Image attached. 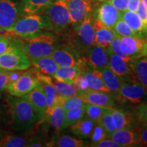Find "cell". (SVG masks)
Returning <instances> with one entry per match:
<instances>
[{
	"label": "cell",
	"instance_id": "cell-18",
	"mask_svg": "<svg viewBox=\"0 0 147 147\" xmlns=\"http://www.w3.org/2000/svg\"><path fill=\"white\" fill-rule=\"evenodd\" d=\"M129 64L131 70V78L147 91V56L133 59Z\"/></svg>",
	"mask_w": 147,
	"mask_h": 147
},
{
	"label": "cell",
	"instance_id": "cell-43",
	"mask_svg": "<svg viewBox=\"0 0 147 147\" xmlns=\"http://www.w3.org/2000/svg\"><path fill=\"white\" fill-rule=\"evenodd\" d=\"M73 84L78 91V94L89 91V86H88L87 80H86L84 75L82 73L77 77L75 81L74 82Z\"/></svg>",
	"mask_w": 147,
	"mask_h": 147
},
{
	"label": "cell",
	"instance_id": "cell-38",
	"mask_svg": "<svg viewBox=\"0 0 147 147\" xmlns=\"http://www.w3.org/2000/svg\"><path fill=\"white\" fill-rule=\"evenodd\" d=\"M113 30L116 34L119 36H133L138 37L132 29L123 20L120 19L116 23L115 26L113 27Z\"/></svg>",
	"mask_w": 147,
	"mask_h": 147
},
{
	"label": "cell",
	"instance_id": "cell-41",
	"mask_svg": "<svg viewBox=\"0 0 147 147\" xmlns=\"http://www.w3.org/2000/svg\"><path fill=\"white\" fill-rule=\"evenodd\" d=\"M135 118L140 125H147V101L137 104L135 108Z\"/></svg>",
	"mask_w": 147,
	"mask_h": 147
},
{
	"label": "cell",
	"instance_id": "cell-14",
	"mask_svg": "<svg viewBox=\"0 0 147 147\" xmlns=\"http://www.w3.org/2000/svg\"><path fill=\"white\" fill-rule=\"evenodd\" d=\"M85 58L88 65L91 69H100L109 67V56L108 49L100 46L93 45L85 53Z\"/></svg>",
	"mask_w": 147,
	"mask_h": 147
},
{
	"label": "cell",
	"instance_id": "cell-2",
	"mask_svg": "<svg viewBox=\"0 0 147 147\" xmlns=\"http://www.w3.org/2000/svg\"><path fill=\"white\" fill-rule=\"evenodd\" d=\"M44 30H51V27L45 14L23 15L8 29L4 31V34L10 37H18L27 40L40 35Z\"/></svg>",
	"mask_w": 147,
	"mask_h": 147
},
{
	"label": "cell",
	"instance_id": "cell-21",
	"mask_svg": "<svg viewBox=\"0 0 147 147\" xmlns=\"http://www.w3.org/2000/svg\"><path fill=\"white\" fill-rule=\"evenodd\" d=\"M47 117H49L51 125L57 133L68 128L65 121V110L60 104H53L52 107L47 110Z\"/></svg>",
	"mask_w": 147,
	"mask_h": 147
},
{
	"label": "cell",
	"instance_id": "cell-19",
	"mask_svg": "<svg viewBox=\"0 0 147 147\" xmlns=\"http://www.w3.org/2000/svg\"><path fill=\"white\" fill-rule=\"evenodd\" d=\"M93 26L95 32V45L108 49L110 47L112 40L117 34L113 30V29L104 25L97 18L94 19Z\"/></svg>",
	"mask_w": 147,
	"mask_h": 147
},
{
	"label": "cell",
	"instance_id": "cell-8",
	"mask_svg": "<svg viewBox=\"0 0 147 147\" xmlns=\"http://www.w3.org/2000/svg\"><path fill=\"white\" fill-rule=\"evenodd\" d=\"M117 98L137 105L147 101V91L131 78L125 79Z\"/></svg>",
	"mask_w": 147,
	"mask_h": 147
},
{
	"label": "cell",
	"instance_id": "cell-10",
	"mask_svg": "<svg viewBox=\"0 0 147 147\" xmlns=\"http://www.w3.org/2000/svg\"><path fill=\"white\" fill-rule=\"evenodd\" d=\"M51 57L57 63L59 67L80 65L82 59L70 44L62 47H56Z\"/></svg>",
	"mask_w": 147,
	"mask_h": 147
},
{
	"label": "cell",
	"instance_id": "cell-46",
	"mask_svg": "<svg viewBox=\"0 0 147 147\" xmlns=\"http://www.w3.org/2000/svg\"><path fill=\"white\" fill-rule=\"evenodd\" d=\"M89 146H94V147H121L119 144L113 140L112 139L105 138L102 140L99 141L96 143H93Z\"/></svg>",
	"mask_w": 147,
	"mask_h": 147
},
{
	"label": "cell",
	"instance_id": "cell-15",
	"mask_svg": "<svg viewBox=\"0 0 147 147\" xmlns=\"http://www.w3.org/2000/svg\"><path fill=\"white\" fill-rule=\"evenodd\" d=\"M101 3L96 10V18L104 25L113 29L121 18V12L114 6L110 0Z\"/></svg>",
	"mask_w": 147,
	"mask_h": 147
},
{
	"label": "cell",
	"instance_id": "cell-40",
	"mask_svg": "<svg viewBox=\"0 0 147 147\" xmlns=\"http://www.w3.org/2000/svg\"><path fill=\"white\" fill-rule=\"evenodd\" d=\"M110 49L113 52L115 53V55H117V56L120 57L121 58H122L123 59H124L125 61L127 63L131 62L132 60L127 55L125 54L123 51H122V49L120 47V36L117 35L115 38H113V40H112L111 43L110 45Z\"/></svg>",
	"mask_w": 147,
	"mask_h": 147
},
{
	"label": "cell",
	"instance_id": "cell-50",
	"mask_svg": "<svg viewBox=\"0 0 147 147\" xmlns=\"http://www.w3.org/2000/svg\"><path fill=\"white\" fill-rule=\"evenodd\" d=\"M93 1H95V2H104V1H108V0H93Z\"/></svg>",
	"mask_w": 147,
	"mask_h": 147
},
{
	"label": "cell",
	"instance_id": "cell-32",
	"mask_svg": "<svg viewBox=\"0 0 147 147\" xmlns=\"http://www.w3.org/2000/svg\"><path fill=\"white\" fill-rule=\"evenodd\" d=\"M53 84L58 95L61 97H72L78 95V92L73 84L61 81L52 77Z\"/></svg>",
	"mask_w": 147,
	"mask_h": 147
},
{
	"label": "cell",
	"instance_id": "cell-54",
	"mask_svg": "<svg viewBox=\"0 0 147 147\" xmlns=\"http://www.w3.org/2000/svg\"><path fill=\"white\" fill-rule=\"evenodd\" d=\"M89 1H93V0H89Z\"/></svg>",
	"mask_w": 147,
	"mask_h": 147
},
{
	"label": "cell",
	"instance_id": "cell-30",
	"mask_svg": "<svg viewBox=\"0 0 147 147\" xmlns=\"http://www.w3.org/2000/svg\"><path fill=\"white\" fill-rule=\"evenodd\" d=\"M48 146H58V147H82L87 146L84 141L80 138L70 136L65 134H60L52 140L51 142L49 143Z\"/></svg>",
	"mask_w": 147,
	"mask_h": 147
},
{
	"label": "cell",
	"instance_id": "cell-4",
	"mask_svg": "<svg viewBox=\"0 0 147 147\" xmlns=\"http://www.w3.org/2000/svg\"><path fill=\"white\" fill-rule=\"evenodd\" d=\"M22 47L31 62L45 56H51L56 48V38L51 33L45 32L30 39L21 40Z\"/></svg>",
	"mask_w": 147,
	"mask_h": 147
},
{
	"label": "cell",
	"instance_id": "cell-52",
	"mask_svg": "<svg viewBox=\"0 0 147 147\" xmlns=\"http://www.w3.org/2000/svg\"><path fill=\"white\" fill-rule=\"evenodd\" d=\"M0 124H1V114H0ZM0 134H1V128H0Z\"/></svg>",
	"mask_w": 147,
	"mask_h": 147
},
{
	"label": "cell",
	"instance_id": "cell-29",
	"mask_svg": "<svg viewBox=\"0 0 147 147\" xmlns=\"http://www.w3.org/2000/svg\"><path fill=\"white\" fill-rule=\"evenodd\" d=\"M81 73L82 68L80 65L59 67L53 77L61 81L73 84Z\"/></svg>",
	"mask_w": 147,
	"mask_h": 147
},
{
	"label": "cell",
	"instance_id": "cell-6",
	"mask_svg": "<svg viewBox=\"0 0 147 147\" xmlns=\"http://www.w3.org/2000/svg\"><path fill=\"white\" fill-rule=\"evenodd\" d=\"M44 13L50 24L51 31L57 34L65 32L72 25L65 0H53L48 5Z\"/></svg>",
	"mask_w": 147,
	"mask_h": 147
},
{
	"label": "cell",
	"instance_id": "cell-48",
	"mask_svg": "<svg viewBox=\"0 0 147 147\" xmlns=\"http://www.w3.org/2000/svg\"><path fill=\"white\" fill-rule=\"evenodd\" d=\"M11 37L6 35L0 34V55L7 50L10 44Z\"/></svg>",
	"mask_w": 147,
	"mask_h": 147
},
{
	"label": "cell",
	"instance_id": "cell-51",
	"mask_svg": "<svg viewBox=\"0 0 147 147\" xmlns=\"http://www.w3.org/2000/svg\"><path fill=\"white\" fill-rule=\"evenodd\" d=\"M141 1L144 3V5L147 7V0H141Z\"/></svg>",
	"mask_w": 147,
	"mask_h": 147
},
{
	"label": "cell",
	"instance_id": "cell-33",
	"mask_svg": "<svg viewBox=\"0 0 147 147\" xmlns=\"http://www.w3.org/2000/svg\"><path fill=\"white\" fill-rule=\"evenodd\" d=\"M55 104H60L65 110H71L81 108L86 104V102L78 95L64 97L57 95Z\"/></svg>",
	"mask_w": 147,
	"mask_h": 147
},
{
	"label": "cell",
	"instance_id": "cell-39",
	"mask_svg": "<svg viewBox=\"0 0 147 147\" xmlns=\"http://www.w3.org/2000/svg\"><path fill=\"white\" fill-rule=\"evenodd\" d=\"M16 72L13 71H7L1 70L0 71V95L7 89L9 84L12 80L16 79L20 74L16 76Z\"/></svg>",
	"mask_w": 147,
	"mask_h": 147
},
{
	"label": "cell",
	"instance_id": "cell-26",
	"mask_svg": "<svg viewBox=\"0 0 147 147\" xmlns=\"http://www.w3.org/2000/svg\"><path fill=\"white\" fill-rule=\"evenodd\" d=\"M96 123L84 117L80 121L69 127V130L78 138H90Z\"/></svg>",
	"mask_w": 147,
	"mask_h": 147
},
{
	"label": "cell",
	"instance_id": "cell-49",
	"mask_svg": "<svg viewBox=\"0 0 147 147\" xmlns=\"http://www.w3.org/2000/svg\"><path fill=\"white\" fill-rule=\"evenodd\" d=\"M140 1L141 0H129V4L127 10L133 11V12H136Z\"/></svg>",
	"mask_w": 147,
	"mask_h": 147
},
{
	"label": "cell",
	"instance_id": "cell-31",
	"mask_svg": "<svg viewBox=\"0 0 147 147\" xmlns=\"http://www.w3.org/2000/svg\"><path fill=\"white\" fill-rule=\"evenodd\" d=\"M111 114L117 129L132 128L134 124L133 118L130 114L122 109L111 108Z\"/></svg>",
	"mask_w": 147,
	"mask_h": 147
},
{
	"label": "cell",
	"instance_id": "cell-22",
	"mask_svg": "<svg viewBox=\"0 0 147 147\" xmlns=\"http://www.w3.org/2000/svg\"><path fill=\"white\" fill-rule=\"evenodd\" d=\"M109 56V67L123 80L130 78L131 76V70L129 64L120 57L115 55L110 48L108 49Z\"/></svg>",
	"mask_w": 147,
	"mask_h": 147
},
{
	"label": "cell",
	"instance_id": "cell-12",
	"mask_svg": "<svg viewBox=\"0 0 147 147\" xmlns=\"http://www.w3.org/2000/svg\"><path fill=\"white\" fill-rule=\"evenodd\" d=\"M23 98L29 102L35 113L38 121H42L47 117V99L43 89L40 84L34 88L28 94L24 95Z\"/></svg>",
	"mask_w": 147,
	"mask_h": 147
},
{
	"label": "cell",
	"instance_id": "cell-34",
	"mask_svg": "<svg viewBox=\"0 0 147 147\" xmlns=\"http://www.w3.org/2000/svg\"><path fill=\"white\" fill-rule=\"evenodd\" d=\"M109 109H110V108L104 107V106H97L95 105V104L86 103L84 117L97 123L100 120L102 116Z\"/></svg>",
	"mask_w": 147,
	"mask_h": 147
},
{
	"label": "cell",
	"instance_id": "cell-7",
	"mask_svg": "<svg viewBox=\"0 0 147 147\" xmlns=\"http://www.w3.org/2000/svg\"><path fill=\"white\" fill-rule=\"evenodd\" d=\"M38 73V71L35 68L21 74L9 84L7 91L9 94L17 97H23L28 94L39 84Z\"/></svg>",
	"mask_w": 147,
	"mask_h": 147
},
{
	"label": "cell",
	"instance_id": "cell-37",
	"mask_svg": "<svg viewBox=\"0 0 147 147\" xmlns=\"http://www.w3.org/2000/svg\"><path fill=\"white\" fill-rule=\"evenodd\" d=\"M100 124L102 126V127L104 129V130L107 133L108 138L114 131L117 130V127H116L114 121L113 119V117H112L111 114V108L108 110L106 113L102 116L100 121H98Z\"/></svg>",
	"mask_w": 147,
	"mask_h": 147
},
{
	"label": "cell",
	"instance_id": "cell-5",
	"mask_svg": "<svg viewBox=\"0 0 147 147\" xmlns=\"http://www.w3.org/2000/svg\"><path fill=\"white\" fill-rule=\"evenodd\" d=\"M93 21V14L91 13L74 27L72 42L70 45L81 57H83L91 46L95 45V32Z\"/></svg>",
	"mask_w": 147,
	"mask_h": 147
},
{
	"label": "cell",
	"instance_id": "cell-45",
	"mask_svg": "<svg viewBox=\"0 0 147 147\" xmlns=\"http://www.w3.org/2000/svg\"><path fill=\"white\" fill-rule=\"evenodd\" d=\"M137 14L140 18L145 29L147 32V7L144 5V3L140 1L139 7L136 11Z\"/></svg>",
	"mask_w": 147,
	"mask_h": 147
},
{
	"label": "cell",
	"instance_id": "cell-20",
	"mask_svg": "<svg viewBox=\"0 0 147 147\" xmlns=\"http://www.w3.org/2000/svg\"><path fill=\"white\" fill-rule=\"evenodd\" d=\"M98 69L101 78L110 93L117 97L123 80L114 72L110 67H103Z\"/></svg>",
	"mask_w": 147,
	"mask_h": 147
},
{
	"label": "cell",
	"instance_id": "cell-28",
	"mask_svg": "<svg viewBox=\"0 0 147 147\" xmlns=\"http://www.w3.org/2000/svg\"><path fill=\"white\" fill-rule=\"evenodd\" d=\"M38 78L39 81V84L43 89L47 99V107L48 109L50 108L55 104V100L57 97V93L55 91L54 86L53 84L52 77L42 74L38 71Z\"/></svg>",
	"mask_w": 147,
	"mask_h": 147
},
{
	"label": "cell",
	"instance_id": "cell-42",
	"mask_svg": "<svg viewBox=\"0 0 147 147\" xmlns=\"http://www.w3.org/2000/svg\"><path fill=\"white\" fill-rule=\"evenodd\" d=\"M108 136L106 131L104 130V129L102 127V126L100 124V123L97 122L95 123V125L93 128V132L90 137L92 144L96 143L99 141L102 140L105 138H108Z\"/></svg>",
	"mask_w": 147,
	"mask_h": 147
},
{
	"label": "cell",
	"instance_id": "cell-25",
	"mask_svg": "<svg viewBox=\"0 0 147 147\" xmlns=\"http://www.w3.org/2000/svg\"><path fill=\"white\" fill-rule=\"evenodd\" d=\"M53 0H21L19 12L23 15L44 13Z\"/></svg>",
	"mask_w": 147,
	"mask_h": 147
},
{
	"label": "cell",
	"instance_id": "cell-11",
	"mask_svg": "<svg viewBox=\"0 0 147 147\" xmlns=\"http://www.w3.org/2000/svg\"><path fill=\"white\" fill-rule=\"evenodd\" d=\"M71 25L76 27L85 18L88 14L93 13V1L89 0H65Z\"/></svg>",
	"mask_w": 147,
	"mask_h": 147
},
{
	"label": "cell",
	"instance_id": "cell-17",
	"mask_svg": "<svg viewBox=\"0 0 147 147\" xmlns=\"http://www.w3.org/2000/svg\"><path fill=\"white\" fill-rule=\"evenodd\" d=\"M121 147L141 146L137 131L132 128L117 129L109 136Z\"/></svg>",
	"mask_w": 147,
	"mask_h": 147
},
{
	"label": "cell",
	"instance_id": "cell-13",
	"mask_svg": "<svg viewBox=\"0 0 147 147\" xmlns=\"http://www.w3.org/2000/svg\"><path fill=\"white\" fill-rule=\"evenodd\" d=\"M19 14L17 5L12 0H0V32L13 25Z\"/></svg>",
	"mask_w": 147,
	"mask_h": 147
},
{
	"label": "cell",
	"instance_id": "cell-23",
	"mask_svg": "<svg viewBox=\"0 0 147 147\" xmlns=\"http://www.w3.org/2000/svg\"><path fill=\"white\" fill-rule=\"evenodd\" d=\"M121 18L132 29L139 38L147 40V32L136 12L125 10L121 12Z\"/></svg>",
	"mask_w": 147,
	"mask_h": 147
},
{
	"label": "cell",
	"instance_id": "cell-3",
	"mask_svg": "<svg viewBox=\"0 0 147 147\" xmlns=\"http://www.w3.org/2000/svg\"><path fill=\"white\" fill-rule=\"evenodd\" d=\"M29 57L22 47L21 41L10 40L7 50L0 55V67L3 70L23 71L32 67Z\"/></svg>",
	"mask_w": 147,
	"mask_h": 147
},
{
	"label": "cell",
	"instance_id": "cell-27",
	"mask_svg": "<svg viewBox=\"0 0 147 147\" xmlns=\"http://www.w3.org/2000/svg\"><path fill=\"white\" fill-rule=\"evenodd\" d=\"M32 64L42 74L53 77L59 67L57 63L51 56H45L32 61Z\"/></svg>",
	"mask_w": 147,
	"mask_h": 147
},
{
	"label": "cell",
	"instance_id": "cell-44",
	"mask_svg": "<svg viewBox=\"0 0 147 147\" xmlns=\"http://www.w3.org/2000/svg\"><path fill=\"white\" fill-rule=\"evenodd\" d=\"M141 146H147V125H140L136 130Z\"/></svg>",
	"mask_w": 147,
	"mask_h": 147
},
{
	"label": "cell",
	"instance_id": "cell-24",
	"mask_svg": "<svg viewBox=\"0 0 147 147\" xmlns=\"http://www.w3.org/2000/svg\"><path fill=\"white\" fill-rule=\"evenodd\" d=\"M82 74L87 80L89 91H102L110 93L109 90L106 87L101 78L98 69L89 68V66L82 71Z\"/></svg>",
	"mask_w": 147,
	"mask_h": 147
},
{
	"label": "cell",
	"instance_id": "cell-36",
	"mask_svg": "<svg viewBox=\"0 0 147 147\" xmlns=\"http://www.w3.org/2000/svg\"><path fill=\"white\" fill-rule=\"evenodd\" d=\"M84 115H85V105L77 109L66 110L65 121L67 126L69 127L71 125L80 121L84 118Z\"/></svg>",
	"mask_w": 147,
	"mask_h": 147
},
{
	"label": "cell",
	"instance_id": "cell-47",
	"mask_svg": "<svg viewBox=\"0 0 147 147\" xmlns=\"http://www.w3.org/2000/svg\"><path fill=\"white\" fill-rule=\"evenodd\" d=\"M110 1L119 12H123L127 10L129 0H110Z\"/></svg>",
	"mask_w": 147,
	"mask_h": 147
},
{
	"label": "cell",
	"instance_id": "cell-16",
	"mask_svg": "<svg viewBox=\"0 0 147 147\" xmlns=\"http://www.w3.org/2000/svg\"><path fill=\"white\" fill-rule=\"evenodd\" d=\"M86 103L113 108L115 106L116 97L111 93L88 91L78 95Z\"/></svg>",
	"mask_w": 147,
	"mask_h": 147
},
{
	"label": "cell",
	"instance_id": "cell-53",
	"mask_svg": "<svg viewBox=\"0 0 147 147\" xmlns=\"http://www.w3.org/2000/svg\"><path fill=\"white\" fill-rule=\"evenodd\" d=\"M1 70H3V69H1V67H0V71H1Z\"/></svg>",
	"mask_w": 147,
	"mask_h": 147
},
{
	"label": "cell",
	"instance_id": "cell-9",
	"mask_svg": "<svg viewBox=\"0 0 147 147\" xmlns=\"http://www.w3.org/2000/svg\"><path fill=\"white\" fill-rule=\"evenodd\" d=\"M120 47L131 59L147 56V40L139 37L120 36Z\"/></svg>",
	"mask_w": 147,
	"mask_h": 147
},
{
	"label": "cell",
	"instance_id": "cell-1",
	"mask_svg": "<svg viewBox=\"0 0 147 147\" xmlns=\"http://www.w3.org/2000/svg\"><path fill=\"white\" fill-rule=\"evenodd\" d=\"M9 125L18 132H28L38 121L34 108L23 97H12L8 104Z\"/></svg>",
	"mask_w": 147,
	"mask_h": 147
},
{
	"label": "cell",
	"instance_id": "cell-35",
	"mask_svg": "<svg viewBox=\"0 0 147 147\" xmlns=\"http://www.w3.org/2000/svg\"><path fill=\"white\" fill-rule=\"evenodd\" d=\"M26 144L25 139L17 136L4 135L0 138V147H23Z\"/></svg>",
	"mask_w": 147,
	"mask_h": 147
}]
</instances>
